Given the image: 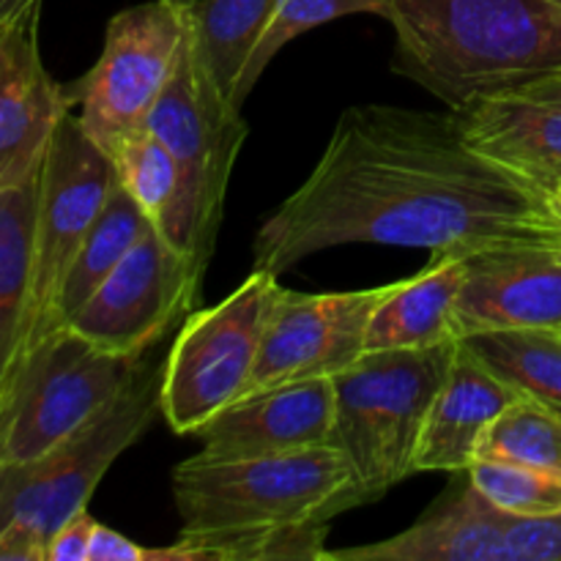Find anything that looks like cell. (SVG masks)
<instances>
[{
    "label": "cell",
    "instance_id": "obj_1",
    "mask_svg": "<svg viewBox=\"0 0 561 561\" xmlns=\"http://www.w3.org/2000/svg\"><path fill=\"white\" fill-rule=\"evenodd\" d=\"M343 244L474 252L561 247V219L529 181L480 157L453 110L356 104L310 179L261 225L252 263L283 274Z\"/></svg>",
    "mask_w": 561,
    "mask_h": 561
},
{
    "label": "cell",
    "instance_id": "obj_2",
    "mask_svg": "<svg viewBox=\"0 0 561 561\" xmlns=\"http://www.w3.org/2000/svg\"><path fill=\"white\" fill-rule=\"evenodd\" d=\"M392 71L449 110L561 71V0H387Z\"/></svg>",
    "mask_w": 561,
    "mask_h": 561
},
{
    "label": "cell",
    "instance_id": "obj_3",
    "mask_svg": "<svg viewBox=\"0 0 561 561\" xmlns=\"http://www.w3.org/2000/svg\"><path fill=\"white\" fill-rule=\"evenodd\" d=\"M179 540L329 526L365 504L354 466L332 444L268 458H206L173 469Z\"/></svg>",
    "mask_w": 561,
    "mask_h": 561
},
{
    "label": "cell",
    "instance_id": "obj_4",
    "mask_svg": "<svg viewBox=\"0 0 561 561\" xmlns=\"http://www.w3.org/2000/svg\"><path fill=\"white\" fill-rule=\"evenodd\" d=\"M458 343L433 348L365 351L334 383L329 444L354 466L365 504L416 474L427 414L447 378Z\"/></svg>",
    "mask_w": 561,
    "mask_h": 561
},
{
    "label": "cell",
    "instance_id": "obj_5",
    "mask_svg": "<svg viewBox=\"0 0 561 561\" xmlns=\"http://www.w3.org/2000/svg\"><path fill=\"white\" fill-rule=\"evenodd\" d=\"M148 129L173 153L181 173L168 239L206 268L217 247L228 181L247 140V124L241 107L214 82L190 22L173 75L148 115Z\"/></svg>",
    "mask_w": 561,
    "mask_h": 561
},
{
    "label": "cell",
    "instance_id": "obj_6",
    "mask_svg": "<svg viewBox=\"0 0 561 561\" xmlns=\"http://www.w3.org/2000/svg\"><path fill=\"white\" fill-rule=\"evenodd\" d=\"M146 356L110 354L71 327L44 334L0 389V463L38 458L75 436L126 392Z\"/></svg>",
    "mask_w": 561,
    "mask_h": 561
},
{
    "label": "cell",
    "instance_id": "obj_7",
    "mask_svg": "<svg viewBox=\"0 0 561 561\" xmlns=\"http://www.w3.org/2000/svg\"><path fill=\"white\" fill-rule=\"evenodd\" d=\"M162 373L164 362L148 354L126 392L75 436L38 458L0 463V531L22 526L49 548L55 531L88 510L121 453L140 442L162 414Z\"/></svg>",
    "mask_w": 561,
    "mask_h": 561
},
{
    "label": "cell",
    "instance_id": "obj_8",
    "mask_svg": "<svg viewBox=\"0 0 561 561\" xmlns=\"http://www.w3.org/2000/svg\"><path fill=\"white\" fill-rule=\"evenodd\" d=\"M277 290V274L252 268L228 299L186 318L162 373V416L175 436H195L241 398Z\"/></svg>",
    "mask_w": 561,
    "mask_h": 561
},
{
    "label": "cell",
    "instance_id": "obj_9",
    "mask_svg": "<svg viewBox=\"0 0 561 561\" xmlns=\"http://www.w3.org/2000/svg\"><path fill=\"white\" fill-rule=\"evenodd\" d=\"M186 22V0H151L118 11L104 31L96 64L66 88L82 129L113 159L148 126L179 60Z\"/></svg>",
    "mask_w": 561,
    "mask_h": 561
},
{
    "label": "cell",
    "instance_id": "obj_10",
    "mask_svg": "<svg viewBox=\"0 0 561 561\" xmlns=\"http://www.w3.org/2000/svg\"><path fill=\"white\" fill-rule=\"evenodd\" d=\"M115 184L118 168L113 157L88 137L75 107L66 110L38 173L36 250L25 348L55 329V307L66 274Z\"/></svg>",
    "mask_w": 561,
    "mask_h": 561
},
{
    "label": "cell",
    "instance_id": "obj_11",
    "mask_svg": "<svg viewBox=\"0 0 561 561\" xmlns=\"http://www.w3.org/2000/svg\"><path fill=\"white\" fill-rule=\"evenodd\" d=\"M203 274L195 257L151 225L66 327L110 354L140 359L195 307Z\"/></svg>",
    "mask_w": 561,
    "mask_h": 561
},
{
    "label": "cell",
    "instance_id": "obj_12",
    "mask_svg": "<svg viewBox=\"0 0 561 561\" xmlns=\"http://www.w3.org/2000/svg\"><path fill=\"white\" fill-rule=\"evenodd\" d=\"M389 290L392 283L321 296L279 288L241 398L283 383L334 378L348 370L367 351L373 312Z\"/></svg>",
    "mask_w": 561,
    "mask_h": 561
},
{
    "label": "cell",
    "instance_id": "obj_13",
    "mask_svg": "<svg viewBox=\"0 0 561 561\" xmlns=\"http://www.w3.org/2000/svg\"><path fill=\"white\" fill-rule=\"evenodd\" d=\"M38 20L42 5L0 33V190L38 179L49 140L71 110L69 93L42 60Z\"/></svg>",
    "mask_w": 561,
    "mask_h": 561
},
{
    "label": "cell",
    "instance_id": "obj_14",
    "mask_svg": "<svg viewBox=\"0 0 561 561\" xmlns=\"http://www.w3.org/2000/svg\"><path fill=\"white\" fill-rule=\"evenodd\" d=\"M455 327L460 340L493 329H561V247H493L469 255Z\"/></svg>",
    "mask_w": 561,
    "mask_h": 561
},
{
    "label": "cell",
    "instance_id": "obj_15",
    "mask_svg": "<svg viewBox=\"0 0 561 561\" xmlns=\"http://www.w3.org/2000/svg\"><path fill=\"white\" fill-rule=\"evenodd\" d=\"M332 378L263 389L214 416L195 433L206 458H268L323 447L332 438Z\"/></svg>",
    "mask_w": 561,
    "mask_h": 561
},
{
    "label": "cell",
    "instance_id": "obj_16",
    "mask_svg": "<svg viewBox=\"0 0 561 561\" xmlns=\"http://www.w3.org/2000/svg\"><path fill=\"white\" fill-rule=\"evenodd\" d=\"M510 515L488 502L466 471L411 529L373 546L327 551V561H507Z\"/></svg>",
    "mask_w": 561,
    "mask_h": 561
},
{
    "label": "cell",
    "instance_id": "obj_17",
    "mask_svg": "<svg viewBox=\"0 0 561 561\" xmlns=\"http://www.w3.org/2000/svg\"><path fill=\"white\" fill-rule=\"evenodd\" d=\"M463 140L480 157L551 197L561 190V104L491 93L455 107Z\"/></svg>",
    "mask_w": 561,
    "mask_h": 561
},
{
    "label": "cell",
    "instance_id": "obj_18",
    "mask_svg": "<svg viewBox=\"0 0 561 561\" xmlns=\"http://www.w3.org/2000/svg\"><path fill=\"white\" fill-rule=\"evenodd\" d=\"M518 398L524 394L513 383L496 376L463 340H458L453 365L427 414L416 453V474H458L469 469L488 427Z\"/></svg>",
    "mask_w": 561,
    "mask_h": 561
},
{
    "label": "cell",
    "instance_id": "obj_19",
    "mask_svg": "<svg viewBox=\"0 0 561 561\" xmlns=\"http://www.w3.org/2000/svg\"><path fill=\"white\" fill-rule=\"evenodd\" d=\"M469 274V255L433 252L427 268L409 279L392 283L373 312L367 329V351L433 348L458 343L455 301Z\"/></svg>",
    "mask_w": 561,
    "mask_h": 561
},
{
    "label": "cell",
    "instance_id": "obj_20",
    "mask_svg": "<svg viewBox=\"0 0 561 561\" xmlns=\"http://www.w3.org/2000/svg\"><path fill=\"white\" fill-rule=\"evenodd\" d=\"M38 179L0 190V389L14 370L27 334L36 250Z\"/></svg>",
    "mask_w": 561,
    "mask_h": 561
},
{
    "label": "cell",
    "instance_id": "obj_21",
    "mask_svg": "<svg viewBox=\"0 0 561 561\" xmlns=\"http://www.w3.org/2000/svg\"><path fill=\"white\" fill-rule=\"evenodd\" d=\"M151 225L146 211L137 206L135 197L118 181L71 261L58 296V307H55V329L71 321V316L91 299L93 290L110 277V272L124 261L126 252L140 241V236Z\"/></svg>",
    "mask_w": 561,
    "mask_h": 561
},
{
    "label": "cell",
    "instance_id": "obj_22",
    "mask_svg": "<svg viewBox=\"0 0 561 561\" xmlns=\"http://www.w3.org/2000/svg\"><path fill=\"white\" fill-rule=\"evenodd\" d=\"M195 44L219 91L236 104L244 66L261 42L277 0H186ZM239 107V104H236Z\"/></svg>",
    "mask_w": 561,
    "mask_h": 561
},
{
    "label": "cell",
    "instance_id": "obj_23",
    "mask_svg": "<svg viewBox=\"0 0 561 561\" xmlns=\"http://www.w3.org/2000/svg\"><path fill=\"white\" fill-rule=\"evenodd\" d=\"M463 343L520 394L561 414V329H493Z\"/></svg>",
    "mask_w": 561,
    "mask_h": 561
},
{
    "label": "cell",
    "instance_id": "obj_24",
    "mask_svg": "<svg viewBox=\"0 0 561 561\" xmlns=\"http://www.w3.org/2000/svg\"><path fill=\"white\" fill-rule=\"evenodd\" d=\"M477 458L510 460L561 477V414L524 394L493 420Z\"/></svg>",
    "mask_w": 561,
    "mask_h": 561
},
{
    "label": "cell",
    "instance_id": "obj_25",
    "mask_svg": "<svg viewBox=\"0 0 561 561\" xmlns=\"http://www.w3.org/2000/svg\"><path fill=\"white\" fill-rule=\"evenodd\" d=\"M113 162L118 168L121 186L135 197L146 217L168 236L181 192V173L173 153L146 126L124 142Z\"/></svg>",
    "mask_w": 561,
    "mask_h": 561
},
{
    "label": "cell",
    "instance_id": "obj_26",
    "mask_svg": "<svg viewBox=\"0 0 561 561\" xmlns=\"http://www.w3.org/2000/svg\"><path fill=\"white\" fill-rule=\"evenodd\" d=\"M351 14L383 16L387 14V0H277V9L268 20L261 42H257L250 60H247L244 75H241L239 88H236V104L241 107L247 102V96L257 85L266 66L272 64V58L285 44H290L296 36L312 31V27Z\"/></svg>",
    "mask_w": 561,
    "mask_h": 561
},
{
    "label": "cell",
    "instance_id": "obj_27",
    "mask_svg": "<svg viewBox=\"0 0 561 561\" xmlns=\"http://www.w3.org/2000/svg\"><path fill=\"white\" fill-rule=\"evenodd\" d=\"M477 491L513 515H542L561 510V477L510 460L474 458L466 469Z\"/></svg>",
    "mask_w": 561,
    "mask_h": 561
},
{
    "label": "cell",
    "instance_id": "obj_28",
    "mask_svg": "<svg viewBox=\"0 0 561 561\" xmlns=\"http://www.w3.org/2000/svg\"><path fill=\"white\" fill-rule=\"evenodd\" d=\"M507 561H561V510L542 515H510Z\"/></svg>",
    "mask_w": 561,
    "mask_h": 561
},
{
    "label": "cell",
    "instance_id": "obj_29",
    "mask_svg": "<svg viewBox=\"0 0 561 561\" xmlns=\"http://www.w3.org/2000/svg\"><path fill=\"white\" fill-rule=\"evenodd\" d=\"M88 561H170V548H146L110 526L96 524Z\"/></svg>",
    "mask_w": 561,
    "mask_h": 561
},
{
    "label": "cell",
    "instance_id": "obj_30",
    "mask_svg": "<svg viewBox=\"0 0 561 561\" xmlns=\"http://www.w3.org/2000/svg\"><path fill=\"white\" fill-rule=\"evenodd\" d=\"M93 529H96V520L88 515V510L77 513L53 535L47 548V561H88Z\"/></svg>",
    "mask_w": 561,
    "mask_h": 561
},
{
    "label": "cell",
    "instance_id": "obj_31",
    "mask_svg": "<svg viewBox=\"0 0 561 561\" xmlns=\"http://www.w3.org/2000/svg\"><path fill=\"white\" fill-rule=\"evenodd\" d=\"M507 93H520V96L537 99V102L561 104V71H553V75L540 77V80L526 82V85L518 88V91H507Z\"/></svg>",
    "mask_w": 561,
    "mask_h": 561
},
{
    "label": "cell",
    "instance_id": "obj_32",
    "mask_svg": "<svg viewBox=\"0 0 561 561\" xmlns=\"http://www.w3.org/2000/svg\"><path fill=\"white\" fill-rule=\"evenodd\" d=\"M36 5H42V0H0V31Z\"/></svg>",
    "mask_w": 561,
    "mask_h": 561
},
{
    "label": "cell",
    "instance_id": "obj_33",
    "mask_svg": "<svg viewBox=\"0 0 561 561\" xmlns=\"http://www.w3.org/2000/svg\"><path fill=\"white\" fill-rule=\"evenodd\" d=\"M551 206H553V211H557V217L561 219V190L551 195Z\"/></svg>",
    "mask_w": 561,
    "mask_h": 561
},
{
    "label": "cell",
    "instance_id": "obj_34",
    "mask_svg": "<svg viewBox=\"0 0 561 561\" xmlns=\"http://www.w3.org/2000/svg\"><path fill=\"white\" fill-rule=\"evenodd\" d=\"M0 33H3V31H0Z\"/></svg>",
    "mask_w": 561,
    "mask_h": 561
}]
</instances>
